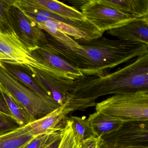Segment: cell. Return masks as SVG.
Segmentation results:
<instances>
[{
    "mask_svg": "<svg viewBox=\"0 0 148 148\" xmlns=\"http://www.w3.org/2000/svg\"><path fill=\"white\" fill-rule=\"evenodd\" d=\"M41 47L60 56L85 76H100L110 69L148 53V45L123 40H111L102 36L90 40L75 41L81 49H71L50 35Z\"/></svg>",
    "mask_w": 148,
    "mask_h": 148,
    "instance_id": "1",
    "label": "cell"
},
{
    "mask_svg": "<svg viewBox=\"0 0 148 148\" xmlns=\"http://www.w3.org/2000/svg\"><path fill=\"white\" fill-rule=\"evenodd\" d=\"M145 89H148V53L133 59L112 72L77 79L64 105L68 115L95 106L96 100L102 96Z\"/></svg>",
    "mask_w": 148,
    "mask_h": 148,
    "instance_id": "2",
    "label": "cell"
},
{
    "mask_svg": "<svg viewBox=\"0 0 148 148\" xmlns=\"http://www.w3.org/2000/svg\"><path fill=\"white\" fill-rule=\"evenodd\" d=\"M97 112L123 122L148 121V89L115 94L97 103Z\"/></svg>",
    "mask_w": 148,
    "mask_h": 148,
    "instance_id": "3",
    "label": "cell"
},
{
    "mask_svg": "<svg viewBox=\"0 0 148 148\" xmlns=\"http://www.w3.org/2000/svg\"><path fill=\"white\" fill-rule=\"evenodd\" d=\"M0 84L21 105L34 120L42 117L61 106L27 87L0 66Z\"/></svg>",
    "mask_w": 148,
    "mask_h": 148,
    "instance_id": "4",
    "label": "cell"
},
{
    "mask_svg": "<svg viewBox=\"0 0 148 148\" xmlns=\"http://www.w3.org/2000/svg\"><path fill=\"white\" fill-rule=\"evenodd\" d=\"M78 7L86 19L103 33L140 18L124 14L103 4L100 0H79Z\"/></svg>",
    "mask_w": 148,
    "mask_h": 148,
    "instance_id": "5",
    "label": "cell"
},
{
    "mask_svg": "<svg viewBox=\"0 0 148 148\" xmlns=\"http://www.w3.org/2000/svg\"><path fill=\"white\" fill-rule=\"evenodd\" d=\"M27 66L35 80L51 93L58 103L63 105L67 94L76 86V79L68 74L45 66Z\"/></svg>",
    "mask_w": 148,
    "mask_h": 148,
    "instance_id": "6",
    "label": "cell"
},
{
    "mask_svg": "<svg viewBox=\"0 0 148 148\" xmlns=\"http://www.w3.org/2000/svg\"><path fill=\"white\" fill-rule=\"evenodd\" d=\"M9 13L15 34L30 53L47 43L46 34L14 3L10 6Z\"/></svg>",
    "mask_w": 148,
    "mask_h": 148,
    "instance_id": "7",
    "label": "cell"
},
{
    "mask_svg": "<svg viewBox=\"0 0 148 148\" xmlns=\"http://www.w3.org/2000/svg\"><path fill=\"white\" fill-rule=\"evenodd\" d=\"M101 139L103 142L148 146V121L124 122L118 129Z\"/></svg>",
    "mask_w": 148,
    "mask_h": 148,
    "instance_id": "8",
    "label": "cell"
},
{
    "mask_svg": "<svg viewBox=\"0 0 148 148\" xmlns=\"http://www.w3.org/2000/svg\"><path fill=\"white\" fill-rule=\"evenodd\" d=\"M4 61L32 66L38 64L16 35L0 32V62Z\"/></svg>",
    "mask_w": 148,
    "mask_h": 148,
    "instance_id": "9",
    "label": "cell"
},
{
    "mask_svg": "<svg viewBox=\"0 0 148 148\" xmlns=\"http://www.w3.org/2000/svg\"><path fill=\"white\" fill-rule=\"evenodd\" d=\"M67 115L64 104L24 127L35 137L60 131L65 126Z\"/></svg>",
    "mask_w": 148,
    "mask_h": 148,
    "instance_id": "10",
    "label": "cell"
},
{
    "mask_svg": "<svg viewBox=\"0 0 148 148\" xmlns=\"http://www.w3.org/2000/svg\"><path fill=\"white\" fill-rule=\"evenodd\" d=\"M31 55L38 62L37 65L42 66L70 75L76 80L84 75L66 60L49 51L39 47L31 52Z\"/></svg>",
    "mask_w": 148,
    "mask_h": 148,
    "instance_id": "11",
    "label": "cell"
},
{
    "mask_svg": "<svg viewBox=\"0 0 148 148\" xmlns=\"http://www.w3.org/2000/svg\"><path fill=\"white\" fill-rule=\"evenodd\" d=\"M119 39L148 45V18H140L107 31Z\"/></svg>",
    "mask_w": 148,
    "mask_h": 148,
    "instance_id": "12",
    "label": "cell"
},
{
    "mask_svg": "<svg viewBox=\"0 0 148 148\" xmlns=\"http://www.w3.org/2000/svg\"><path fill=\"white\" fill-rule=\"evenodd\" d=\"M0 66L28 88L42 96L52 98L51 93L35 80L27 65L4 61L0 62Z\"/></svg>",
    "mask_w": 148,
    "mask_h": 148,
    "instance_id": "13",
    "label": "cell"
},
{
    "mask_svg": "<svg viewBox=\"0 0 148 148\" xmlns=\"http://www.w3.org/2000/svg\"><path fill=\"white\" fill-rule=\"evenodd\" d=\"M100 1L133 18H148V0H100Z\"/></svg>",
    "mask_w": 148,
    "mask_h": 148,
    "instance_id": "14",
    "label": "cell"
},
{
    "mask_svg": "<svg viewBox=\"0 0 148 148\" xmlns=\"http://www.w3.org/2000/svg\"><path fill=\"white\" fill-rule=\"evenodd\" d=\"M94 136L102 138L118 129L124 122L100 112L90 114L87 118Z\"/></svg>",
    "mask_w": 148,
    "mask_h": 148,
    "instance_id": "15",
    "label": "cell"
},
{
    "mask_svg": "<svg viewBox=\"0 0 148 148\" xmlns=\"http://www.w3.org/2000/svg\"><path fill=\"white\" fill-rule=\"evenodd\" d=\"M32 3L61 17L85 21L87 20L77 9L56 0H30Z\"/></svg>",
    "mask_w": 148,
    "mask_h": 148,
    "instance_id": "16",
    "label": "cell"
},
{
    "mask_svg": "<svg viewBox=\"0 0 148 148\" xmlns=\"http://www.w3.org/2000/svg\"><path fill=\"white\" fill-rule=\"evenodd\" d=\"M14 4L23 11L30 12L43 15L50 20L58 21L70 25L79 30H82L84 26V22L81 21L74 20L66 18L57 15L48 10L38 6L31 2L30 0H15Z\"/></svg>",
    "mask_w": 148,
    "mask_h": 148,
    "instance_id": "17",
    "label": "cell"
},
{
    "mask_svg": "<svg viewBox=\"0 0 148 148\" xmlns=\"http://www.w3.org/2000/svg\"><path fill=\"white\" fill-rule=\"evenodd\" d=\"M35 137L24 126H20L0 136V148H25Z\"/></svg>",
    "mask_w": 148,
    "mask_h": 148,
    "instance_id": "18",
    "label": "cell"
},
{
    "mask_svg": "<svg viewBox=\"0 0 148 148\" xmlns=\"http://www.w3.org/2000/svg\"><path fill=\"white\" fill-rule=\"evenodd\" d=\"M38 27L43 31L55 39L57 41L72 51L75 49H81L82 47L70 36L60 31L55 21L49 20L38 23Z\"/></svg>",
    "mask_w": 148,
    "mask_h": 148,
    "instance_id": "19",
    "label": "cell"
},
{
    "mask_svg": "<svg viewBox=\"0 0 148 148\" xmlns=\"http://www.w3.org/2000/svg\"><path fill=\"white\" fill-rule=\"evenodd\" d=\"M0 91L10 112L20 126H25L34 121L26 110L10 95L1 84Z\"/></svg>",
    "mask_w": 148,
    "mask_h": 148,
    "instance_id": "20",
    "label": "cell"
},
{
    "mask_svg": "<svg viewBox=\"0 0 148 148\" xmlns=\"http://www.w3.org/2000/svg\"><path fill=\"white\" fill-rule=\"evenodd\" d=\"M72 126L78 140L80 143L88 138L95 136L90 125L85 117L71 116L69 118Z\"/></svg>",
    "mask_w": 148,
    "mask_h": 148,
    "instance_id": "21",
    "label": "cell"
},
{
    "mask_svg": "<svg viewBox=\"0 0 148 148\" xmlns=\"http://www.w3.org/2000/svg\"><path fill=\"white\" fill-rule=\"evenodd\" d=\"M15 0H0V32L15 35L9 13L10 6Z\"/></svg>",
    "mask_w": 148,
    "mask_h": 148,
    "instance_id": "22",
    "label": "cell"
},
{
    "mask_svg": "<svg viewBox=\"0 0 148 148\" xmlns=\"http://www.w3.org/2000/svg\"><path fill=\"white\" fill-rule=\"evenodd\" d=\"M80 143L74 133L71 120L68 118L65 126L62 131L58 148H78Z\"/></svg>",
    "mask_w": 148,
    "mask_h": 148,
    "instance_id": "23",
    "label": "cell"
},
{
    "mask_svg": "<svg viewBox=\"0 0 148 148\" xmlns=\"http://www.w3.org/2000/svg\"><path fill=\"white\" fill-rule=\"evenodd\" d=\"M62 131L36 136L25 148H46L61 138Z\"/></svg>",
    "mask_w": 148,
    "mask_h": 148,
    "instance_id": "24",
    "label": "cell"
},
{
    "mask_svg": "<svg viewBox=\"0 0 148 148\" xmlns=\"http://www.w3.org/2000/svg\"><path fill=\"white\" fill-rule=\"evenodd\" d=\"M19 127L15 119L0 112V136Z\"/></svg>",
    "mask_w": 148,
    "mask_h": 148,
    "instance_id": "25",
    "label": "cell"
},
{
    "mask_svg": "<svg viewBox=\"0 0 148 148\" xmlns=\"http://www.w3.org/2000/svg\"><path fill=\"white\" fill-rule=\"evenodd\" d=\"M99 148H148V146L133 145L113 142H103L102 140Z\"/></svg>",
    "mask_w": 148,
    "mask_h": 148,
    "instance_id": "26",
    "label": "cell"
},
{
    "mask_svg": "<svg viewBox=\"0 0 148 148\" xmlns=\"http://www.w3.org/2000/svg\"><path fill=\"white\" fill-rule=\"evenodd\" d=\"M101 142V138L92 137L82 142L78 148H99Z\"/></svg>",
    "mask_w": 148,
    "mask_h": 148,
    "instance_id": "27",
    "label": "cell"
},
{
    "mask_svg": "<svg viewBox=\"0 0 148 148\" xmlns=\"http://www.w3.org/2000/svg\"><path fill=\"white\" fill-rule=\"evenodd\" d=\"M0 112L14 118L0 91Z\"/></svg>",
    "mask_w": 148,
    "mask_h": 148,
    "instance_id": "28",
    "label": "cell"
},
{
    "mask_svg": "<svg viewBox=\"0 0 148 148\" xmlns=\"http://www.w3.org/2000/svg\"><path fill=\"white\" fill-rule=\"evenodd\" d=\"M60 138H61L60 139L54 141L46 148H58L59 145L60 143Z\"/></svg>",
    "mask_w": 148,
    "mask_h": 148,
    "instance_id": "29",
    "label": "cell"
}]
</instances>
